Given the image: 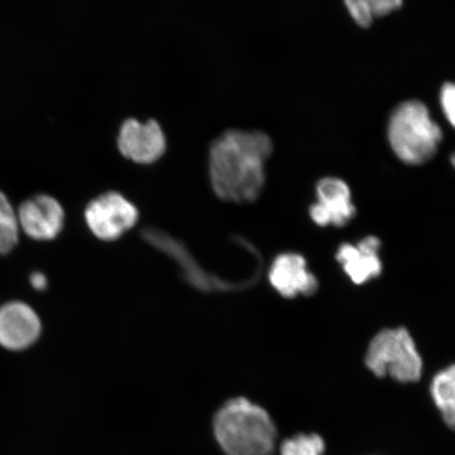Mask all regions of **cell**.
<instances>
[{"label": "cell", "mask_w": 455, "mask_h": 455, "mask_svg": "<svg viewBox=\"0 0 455 455\" xmlns=\"http://www.w3.org/2000/svg\"><path fill=\"white\" fill-rule=\"evenodd\" d=\"M326 443L316 434H299L282 442L281 455H323Z\"/></svg>", "instance_id": "9a60e30c"}, {"label": "cell", "mask_w": 455, "mask_h": 455, "mask_svg": "<svg viewBox=\"0 0 455 455\" xmlns=\"http://www.w3.org/2000/svg\"><path fill=\"white\" fill-rule=\"evenodd\" d=\"M367 368L375 377L391 379L403 384L422 378L424 363L417 344L406 328H387L375 334L365 355Z\"/></svg>", "instance_id": "277c9868"}, {"label": "cell", "mask_w": 455, "mask_h": 455, "mask_svg": "<svg viewBox=\"0 0 455 455\" xmlns=\"http://www.w3.org/2000/svg\"><path fill=\"white\" fill-rule=\"evenodd\" d=\"M316 202L309 208L310 219L318 227H345L355 219L356 208L346 181L325 178L318 181Z\"/></svg>", "instance_id": "52a82bcc"}, {"label": "cell", "mask_w": 455, "mask_h": 455, "mask_svg": "<svg viewBox=\"0 0 455 455\" xmlns=\"http://www.w3.org/2000/svg\"><path fill=\"white\" fill-rule=\"evenodd\" d=\"M440 102L443 116L455 129V83H446L443 85Z\"/></svg>", "instance_id": "2e32d148"}, {"label": "cell", "mask_w": 455, "mask_h": 455, "mask_svg": "<svg viewBox=\"0 0 455 455\" xmlns=\"http://www.w3.org/2000/svg\"><path fill=\"white\" fill-rule=\"evenodd\" d=\"M451 162L452 167L455 169V151L452 153V156L451 157Z\"/></svg>", "instance_id": "ac0fdd59"}, {"label": "cell", "mask_w": 455, "mask_h": 455, "mask_svg": "<svg viewBox=\"0 0 455 455\" xmlns=\"http://www.w3.org/2000/svg\"><path fill=\"white\" fill-rule=\"evenodd\" d=\"M380 247L379 238L369 235L356 243H341L335 258L352 283L363 284L382 275Z\"/></svg>", "instance_id": "8fae6325"}, {"label": "cell", "mask_w": 455, "mask_h": 455, "mask_svg": "<svg viewBox=\"0 0 455 455\" xmlns=\"http://www.w3.org/2000/svg\"><path fill=\"white\" fill-rule=\"evenodd\" d=\"M388 140L400 161L409 166H420L436 156L443 131L423 101L406 100L391 113Z\"/></svg>", "instance_id": "3957f363"}, {"label": "cell", "mask_w": 455, "mask_h": 455, "mask_svg": "<svg viewBox=\"0 0 455 455\" xmlns=\"http://www.w3.org/2000/svg\"><path fill=\"white\" fill-rule=\"evenodd\" d=\"M17 219L28 237L52 241L64 229L65 210L54 197L39 195L20 204Z\"/></svg>", "instance_id": "9c48e42d"}, {"label": "cell", "mask_w": 455, "mask_h": 455, "mask_svg": "<svg viewBox=\"0 0 455 455\" xmlns=\"http://www.w3.org/2000/svg\"><path fill=\"white\" fill-rule=\"evenodd\" d=\"M30 283L33 289L37 290V291H44L48 287L47 276L42 272H33L30 276Z\"/></svg>", "instance_id": "e0dca14e"}, {"label": "cell", "mask_w": 455, "mask_h": 455, "mask_svg": "<svg viewBox=\"0 0 455 455\" xmlns=\"http://www.w3.org/2000/svg\"><path fill=\"white\" fill-rule=\"evenodd\" d=\"M273 152L263 131L228 130L212 141L209 175L216 196L227 203H253L266 185L265 166Z\"/></svg>", "instance_id": "6da1fadb"}, {"label": "cell", "mask_w": 455, "mask_h": 455, "mask_svg": "<svg viewBox=\"0 0 455 455\" xmlns=\"http://www.w3.org/2000/svg\"><path fill=\"white\" fill-rule=\"evenodd\" d=\"M42 322L36 310L22 301H10L0 307V346L22 351L36 343L42 334Z\"/></svg>", "instance_id": "ba28073f"}, {"label": "cell", "mask_w": 455, "mask_h": 455, "mask_svg": "<svg viewBox=\"0 0 455 455\" xmlns=\"http://www.w3.org/2000/svg\"><path fill=\"white\" fill-rule=\"evenodd\" d=\"M269 282L273 289L286 299L311 297L320 283L308 268L303 255L284 252L277 255L270 267Z\"/></svg>", "instance_id": "30bf717a"}, {"label": "cell", "mask_w": 455, "mask_h": 455, "mask_svg": "<svg viewBox=\"0 0 455 455\" xmlns=\"http://www.w3.org/2000/svg\"><path fill=\"white\" fill-rule=\"evenodd\" d=\"M117 147L121 155L139 164H152L167 151V139L156 119L140 123L128 118L119 129Z\"/></svg>", "instance_id": "8992f818"}, {"label": "cell", "mask_w": 455, "mask_h": 455, "mask_svg": "<svg viewBox=\"0 0 455 455\" xmlns=\"http://www.w3.org/2000/svg\"><path fill=\"white\" fill-rule=\"evenodd\" d=\"M213 435L226 455H273L277 445L275 420L263 407L244 397L232 398L213 417Z\"/></svg>", "instance_id": "7a4b0ae2"}, {"label": "cell", "mask_w": 455, "mask_h": 455, "mask_svg": "<svg viewBox=\"0 0 455 455\" xmlns=\"http://www.w3.org/2000/svg\"><path fill=\"white\" fill-rule=\"evenodd\" d=\"M85 224L101 241L118 240L138 223L139 212L118 192H107L93 199L84 212Z\"/></svg>", "instance_id": "5b68a950"}, {"label": "cell", "mask_w": 455, "mask_h": 455, "mask_svg": "<svg viewBox=\"0 0 455 455\" xmlns=\"http://www.w3.org/2000/svg\"><path fill=\"white\" fill-rule=\"evenodd\" d=\"M19 219L12 204L0 191V254L12 252L19 243Z\"/></svg>", "instance_id": "5bb4252c"}, {"label": "cell", "mask_w": 455, "mask_h": 455, "mask_svg": "<svg viewBox=\"0 0 455 455\" xmlns=\"http://www.w3.org/2000/svg\"><path fill=\"white\" fill-rule=\"evenodd\" d=\"M430 395L443 422L455 430V363L435 375L430 384Z\"/></svg>", "instance_id": "7c38bea8"}, {"label": "cell", "mask_w": 455, "mask_h": 455, "mask_svg": "<svg viewBox=\"0 0 455 455\" xmlns=\"http://www.w3.org/2000/svg\"><path fill=\"white\" fill-rule=\"evenodd\" d=\"M344 3L356 25L369 28L374 20L400 9L403 0H344Z\"/></svg>", "instance_id": "4fadbf2b"}]
</instances>
